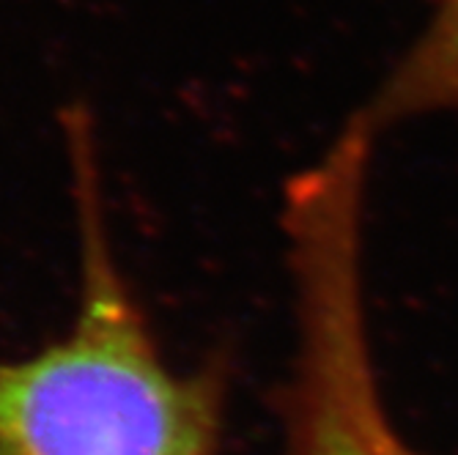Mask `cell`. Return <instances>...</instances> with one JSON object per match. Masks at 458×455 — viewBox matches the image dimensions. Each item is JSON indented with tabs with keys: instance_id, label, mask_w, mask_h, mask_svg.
Masks as SVG:
<instances>
[{
	"instance_id": "cell-2",
	"label": "cell",
	"mask_w": 458,
	"mask_h": 455,
	"mask_svg": "<svg viewBox=\"0 0 458 455\" xmlns=\"http://www.w3.org/2000/svg\"><path fill=\"white\" fill-rule=\"evenodd\" d=\"M370 143L346 123L285 187L297 351L283 392V455H420L393 423L362 302V200Z\"/></svg>"
},
{
	"instance_id": "cell-3",
	"label": "cell",
	"mask_w": 458,
	"mask_h": 455,
	"mask_svg": "<svg viewBox=\"0 0 458 455\" xmlns=\"http://www.w3.org/2000/svg\"><path fill=\"white\" fill-rule=\"evenodd\" d=\"M426 28L360 113L373 132L414 115L458 113V0H426Z\"/></svg>"
},
{
	"instance_id": "cell-1",
	"label": "cell",
	"mask_w": 458,
	"mask_h": 455,
	"mask_svg": "<svg viewBox=\"0 0 458 455\" xmlns=\"http://www.w3.org/2000/svg\"><path fill=\"white\" fill-rule=\"evenodd\" d=\"M80 231V294L66 335L0 359V455H223L228 370L165 362L121 274L89 113L64 115Z\"/></svg>"
}]
</instances>
